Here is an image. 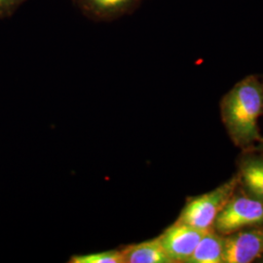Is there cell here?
<instances>
[{
	"mask_svg": "<svg viewBox=\"0 0 263 263\" xmlns=\"http://www.w3.org/2000/svg\"><path fill=\"white\" fill-rule=\"evenodd\" d=\"M222 122L237 146L247 148L261 141L258 119L263 116V81L249 76L236 83L220 102Z\"/></svg>",
	"mask_w": 263,
	"mask_h": 263,
	"instance_id": "cell-1",
	"label": "cell"
},
{
	"mask_svg": "<svg viewBox=\"0 0 263 263\" xmlns=\"http://www.w3.org/2000/svg\"><path fill=\"white\" fill-rule=\"evenodd\" d=\"M238 185L237 175L216 189L191 199L183 208L178 221L201 230H213L216 217L233 196Z\"/></svg>",
	"mask_w": 263,
	"mask_h": 263,
	"instance_id": "cell-2",
	"label": "cell"
},
{
	"mask_svg": "<svg viewBox=\"0 0 263 263\" xmlns=\"http://www.w3.org/2000/svg\"><path fill=\"white\" fill-rule=\"evenodd\" d=\"M237 191V190H236ZM234 193L218 214L213 229L226 236L249 227L263 226V202L252 197Z\"/></svg>",
	"mask_w": 263,
	"mask_h": 263,
	"instance_id": "cell-3",
	"label": "cell"
},
{
	"mask_svg": "<svg viewBox=\"0 0 263 263\" xmlns=\"http://www.w3.org/2000/svg\"><path fill=\"white\" fill-rule=\"evenodd\" d=\"M207 232L177 221L160 236V243L172 263L187 262Z\"/></svg>",
	"mask_w": 263,
	"mask_h": 263,
	"instance_id": "cell-4",
	"label": "cell"
},
{
	"mask_svg": "<svg viewBox=\"0 0 263 263\" xmlns=\"http://www.w3.org/2000/svg\"><path fill=\"white\" fill-rule=\"evenodd\" d=\"M263 254V227L242 229L224 237L223 263H250Z\"/></svg>",
	"mask_w": 263,
	"mask_h": 263,
	"instance_id": "cell-5",
	"label": "cell"
},
{
	"mask_svg": "<svg viewBox=\"0 0 263 263\" xmlns=\"http://www.w3.org/2000/svg\"><path fill=\"white\" fill-rule=\"evenodd\" d=\"M90 19L108 22L133 13L143 0H72Z\"/></svg>",
	"mask_w": 263,
	"mask_h": 263,
	"instance_id": "cell-6",
	"label": "cell"
},
{
	"mask_svg": "<svg viewBox=\"0 0 263 263\" xmlns=\"http://www.w3.org/2000/svg\"><path fill=\"white\" fill-rule=\"evenodd\" d=\"M238 178L248 195L263 202V155L248 154L242 157Z\"/></svg>",
	"mask_w": 263,
	"mask_h": 263,
	"instance_id": "cell-7",
	"label": "cell"
},
{
	"mask_svg": "<svg viewBox=\"0 0 263 263\" xmlns=\"http://www.w3.org/2000/svg\"><path fill=\"white\" fill-rule=\"evenodd\" d=\"M121 254L123 263H172L162 248L159 238L129 246Z\"/></svg>",
	"mask_w": 263,
	"mask_h": 263,
	"instance_id": "cell-8",
	"label": "cell"
},
{
	"mask_svg": "<svg viewBox=\"0 0 263 263\" xmlns=\"http://www.w3.org/2000/svg\"><path fill=\"white\" fill-rule=\"evenodd\" d=\"M223 254L224 237L213 229L201 239L187 263H223Z\"/></svg>",
	"mask_w": 263,
	"mask_h": 263,
	"instance_id": "cell-9",
	"label": "cell"
},
{
	"mask_svg": "<svg viewBox=\"0 0 263 263\" xmlns=\"http://www.w3.org/2000/svg\"><path fill=\"white\" fill-rule=\"evenodd\" d=\"M74 263H123L121 252H105L101 254H89L76 256L70 260Z\"/></svg>",
	"mask_w": 263,
	"mask_h": 263,
	"instance_id": "cell-10",
	"label": "cell"
},
{
	"mask_svg": "<svg viewBox=\"0 0 263 263\" xmlns=\"http://www.w3.org/2000/svg\"><path fill=\"white\" fill-rule=\"evenodd\" d=\"M24 0H0V12H6Z\"/></svg>",
	"mask_w": 263,
	"mask_h": 263,
	"instance_id": "cell-11",
	"label": "cell"
},
{
	"mask_svg": "<svg viewBox=\"0 0 263 263\" xmlns=\"http://www.w3.org/2000/svg\"><path fill=\"white\" fill-rule=\"evenodd\" d=\"M257 149L263 152V139H261V141H259V144H258V146H257Z\"/></svg>",
	"mask_w": 263,
	"mask_h": 263,
	"instance_id": "cell-12",
	"label": "cell"
},
{
	"mask_svg": "<svg viewBox=\"0 0 263 263\" xmlns=\"http://www.w3.org/2000/svg\"><path fill=\"white\" fill-rule=\"evenodd\" d=\"M261 79H262V81H263V77H262V78H261Z\"/></svg>",
	"mask_w": 263,
	"mask_h": 263,
	"instance_id": "cell-13",
	"label": "cell"
},
{
	"mask_svg": "<svg viewBox=\"0 0 263 263\" xmlns=\"http://www.w3.org/2000/svg\"><path fill=\"white\" fill-rule=\"evenodd\" d=\"M262 258H263V257H262ZM262 261H263V259H262Z\"/></svg>",
	"mask_w": 263,
	"mask_h": 263,
	"instance_id": "cell-14",
	"label": "cell"
}]
</instances>
